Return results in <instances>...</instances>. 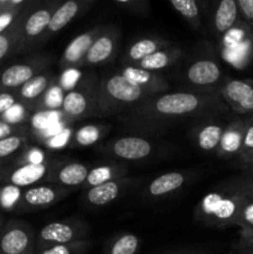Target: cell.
<instances>
[{
  "mask_svg": "<svg viewBox=\"0 0 253 254\" xmlns=\"http://www.w3.org/2000/svg\"><path fill=\"white\" fill-rule=\"evenodd\" d=\"M59 158L45 164H1L0 185H12L20 189L47 183L50 174Z\"/></svg>",
  "mask_w": 253,
  "mask_h": 254,
  "instance_id": "cell-9",
  "label": "cell"
},
{
  "mask_svg": "<svg viewBox=\"0 0 253 254\" xmlns=\"http://www.w3.org/2000/svg\"><path fill=\"white\" fill-rule=\"evenodd\" d=\"M27 117H29V111L22 104L16 102L4 116L0 117V119L12 126H26L25 122L29 121Z\"/></svg>",
  "mask_w": 253,
  "mask_h": 254,
  "instance_id": "cell-38",
  "label": "cell"
},
{
  "mask_svg": "<svg viewBox=\"0 0 253 254\" xmlns=\"http://www.w3.org/2000/svg\"><path fill=\"white\" fill-rule=\"evenodd\" d=\"M31 0H0V14L12 11V10L24 9Z\"/></svg>",
  "mask_w": 253,
  "mask_h": 254,
  "instance_id": "cell-42",
  "label": "cell"
},
{
  "mask_svg": "<svg viewBox=\"0 0 253 254\" xmlns=\"http://www.w3.org/2000/svg\"><path fill=\"white\" fill-rule=\"evenodd\" d=\"M225 79L220 64L213 59L195 60L185 69V81L197 91L217 92Z\"/></svg>",
  "mask_w": 253,
  "mask_h": 254,
  "instance_id": "cell-14",
  "label": "cell"
},
{
  "mask_svg": "<svg viewBox=\"0 0 253 254\" xmlns=\"http://www.w3.org/2000/svg\"><path fill=\"white\" fill-rule=\"evenodd\" d=\"M242 24L237 0H221L216 4L212 15L213 31L216 34L222 36Z\"/></svg>",
  "mask_w": 253,
  "mask_h": 254,
  "instance_id": "cell-24",
  "label": "cell"
},
{
  "mask_svg": "<svg viewBox=\"0 0 253 254\" xmlns=\"http://www.w3.org/2000/svg\"><path fill=\"white\" fill-rule=\"evenodd\" d=\"M36 232L24 221L5 222L0 231V254H34Z\"/></svg>",
  "mask_w": 253,
  "mask_h": 254,
  "instance_id": "cell-11",
  "label": "cell"
},
{
  "mask_svg": "<svg viewBox=\"0 0 253 254\" xmlns=\"http://www.w3.org/2000/svg\"><path fill=\"white\" fill-rule=\"evenodd\" d=\"M173 9L180 15L184 21L192 27L193 30H200L202 27V1L197 0H170Z\"/></svg>",
  "mask_w": 253,
  "mask_h": 254,
  "instance_id": "cell-29",
  "label": "cell"
},
{
  "mask_svg": "<svg viewBox=\"0 0 253 254\" xmlns=\"http://www.w3.org/2000/svg\"><path fill=\"white\" fill-rule=\"evenodd\" d=\"M183 55L184 51L181 47L170 45V46L164 47V49L154 52L150 56L145 57V59L141 60L140 62H138L134 66H138L140 68L146 69V71L159 73V71H161V69L169 68L174 64H176L183 57Z\"/></svg>",
  "mask_w": 253,
  "mask_h": 254,
  "instance_id": "cell-27",
  "label": "cell"
},
{
  "mask_svg": "<svg viewBox=\"0 0 253 254\" xmlns=\"http://www.w3.org/2000/svg\"><path fill=\"white\" fill-rule=\"evenodd\" d=\"M59 0L36 1L31 0L22 14L19 40L15 54L29 52L42 46L41 41L50 24L52 14L60 5Z\"/></svg>",
  "mask_w": 253,
  "mask_h": 254,
  "instance_id": "cell-5",
  "label": "cell"
},
{
  "mask_svg": "<svg viewBox=\"0 0 253 254\" xmlns=\"http://www.w3.org/2000/svg\"><path fill=\"white\" fill-rule=\"evenodd\" d=\"M104 30V25L92 27L82 34L77 35L62 52L61 57L59 59V67L63 71H68L72 68L81 67L87 52L91 49L92 44L96 41L97 37L102 34Z\"/></svg>",
  "mask_w": 253,
  "mask_h": 254,
  "instance_id": "cell-17",
  "label": "cell"
},
{
  "mask_svg": "<svg viewBox=\"0 0 253 254\" xmlns=\"http://www.w3.org/2000/svg\"><path fill=\"white\" fill-rule=\"evenodd\" d=\"M246 117H237L230 119L222 133L220 145L216 155L221 159H237L242 153L243 139H245Z\"/></svg>",
  "mask_w": 253,
  "mask_h": 254,
  "instance_id": "cell-21",
  "label": "cell"
},
{
  "mask_svg": "<svg viewBox=\"0 0 253 254\" xmlns=\"http://www.w3.org/2000/svg\"><path fill=\"white\" fill-rule=\"evenodd\" d=\"M237 5L243 24L253 32V0H237Z\"/></svg>",
  "mask_w": 253,
  "mask_h": 254,
  "instance_id": "cell-39",
  "label": "cell"
},
{
  "mask_svg": "<svg viewBox=\"0 0 253 254\" xmlns=\"http://www.w3.org/2000/svg\"><path fill=\"white\" fill-rule=\"evenodd\" d=\"M237 227L240 228V240L237 245L243 247H253V200H250L243 206L238 220Z\"/></svg>",
  "mask_w": 253,
  "mask_h": 254,
  "instance_id": "cell-33",
  "label": "cell"
},
{
  "mask_svg": "<svg viewBox=\"0 0 253 254\" xmlns=\"http://www.w3.org/2000/svg\"><path fill=\"white\" fill-rule=\"evenodd\" d=\"M150 97V93L134 86L119 71L104 74L98 83V118L122 116Z\"/></svg>",
  "mask_w": 253,
  "mask_h": 254,
  "instance_id": "cell-2",
  "label": "cell"
},
{
  "mask_svg": "<svg viewBox=\"0 0 253 254\" xmlns=\"http://www.w3.org/2000/svg\"><path fill=\"white\" fill-rule=\"evenodd\" d=\"M22 190L12 185H0V210L17 213Z\"/></svg>",
  "mask_w": 253,
  "mask_h": 254,
  "instance_id": "cell-36",
  "label": "cell"
},
{
  "mask_svg": "<svg viewBox=\"0 0 253 254\" xmlns=\"http://www.w3.org/2000/svg\"><path fill=\"white\" fill-rule=\"evenodd\" d=\"M230 254H253V247H243L236 243L231 247Z\"/></svg>",
  "mask_w": 253,
  "mask_h": 254,
  "instance_id": "cell-45",
  "label": "cell"
},
{
  "mask_svg": "<svg viewBox=\"0 0 253 254\" xmlns=\"http://www.w3.org/2000/svg\"><path fill=\"white\" fill-rule=\"evenodd\" d=\"M191 174L189 171H169L151 179L141 191L144 200H164L175 195L190 181Z\"/></svg>",
  "mask_w": 253,
  "mask_h": 254,
  "instance_id": "cell-16",
  "label": "cell"
},
{
  "mask_svg": "<svg viewBox=\"0 0 253 254\" xmlns=\"http://www.w3.org/2000/svg\"><path fill=\"white\" fill-rule=\"evenodd\" d=\"M156 150L155 144L141 135L121 136L98 148V151L103 155L124 161L145 160L153 156Z\"/></svg>",
  "mask_w": 253,
  "mask_h": 254,
  "instance_id": "cell-10",
  "label": "cell"
},
{
  "mask_svg": "<svg viewBox=\"0 0 253 254\" xmlns=\"http://www.w3.org/2000/svg\"><path fill=\"white\" fill-rule=\"evenodd\" d=\"M251 150H253V116L246 117L245 139H243V148L241 154L247 153V151Z\"/></svg>",
  "mask_w": 253,
  "mask_h": 254,
  "instance_id": "cell-40",
  "label": "cell"
},
{
  "mask_svg": "<svg viewBox=\"0 0 253 254\" xmlns=\"http://www.w3.org/2000/svg\"><path fill=\"white\" fill-rule=\"evenodd\" d=\"M236 161L243 173H253V150L241 154Z\"/></svg>",
  "mask_w": 253,
  "mask_h": 254,
  "instance_id": "cell-43",
  "label": "cell"
},
{
  "mask_svg": "<svg viewBox=\"0 0 253 254\" xmlns=\"http://www.w3.org/2000/svg\"><path fill=\"white\" fill-rule=\"evenodd\" d=\"M128 166L123 163H117V161L91 166L88 176L82 185L81 190H88V189L96 188L102 184L108 183V181L124 178V176H128Z\"/></svg>",
  "mask_w": 253,
  "mask_h": 254,
  "instance_id": "cell-25",
  "label": "cell"
},
{
  "mask_svg": "<svg viewBox=\"0 0 253 254\" xmlns=\"http://www.w3.org/2000/svg\"><path fill=\"white\" fill-rule=\"evenodd\" d=\"M140 238L130 232L119 233L107 242L103 254H138Z\"/></svg>",
  "mask_w": 253,
  "mask_h": 254,
  "instance_id": "cell-30",
  "label": "cell"
},
{
  "mask_svg": "<svg viewBox=\"0 0 253 254\" xmlns=\"http://www.w3.org/2000/svg\"><path fill=\"white\" fill-rule=\"evenodd\" d=\"M54 56L35 54L16 62L6 64L0 71V93H15L37 74L49 71Z\"/></svg>",
  "mask_w": 253,
  "mask_h": 254,
  "instance_id": "cell-6",
  "label": "cell"
},
{
  "mask_svg": "<svg viewBox=\"0 0 253 254\" xmlns=\"http://www.w3.org/2000/svg\"><path fill=\"white\" fill-rule=\"evenodd\" d=\"M30 130L14 134L0 140V164L10 160L29 145Z\"/></svg>",
  "mask_w": 253,
  "mask_h": 254,
  "instance_id": "cell-32",
  "label": "cell"
},
{
  "mask_svg": "<svg viewBox=\"0 0 253 254\" xmlns=\"http://www.w3.org/2000/svg\"><path fill=\"white\" fill-rule=\"evenodd\" d=\"M217 92L228 111L237 117L253 116V79L226 78Z\"/></svg>",
  "mask_w": 253,
  "mask_h": 254,
  "instance_id": "cell-13",
  "label": "cell"
},
{
  "mask_svg": "<svg viewBox=\"0 0 253 254\" xmlns=\"http://www.w3.org/2000/svg\"><path fill=\"white\" fill-rule=\"evenodd\" d=\"M55 82L56 76L50 69L37 74L15 92L17 103L22 104L29 112L34 111L35 107L40 103Z\"/></svg>",
  "mask_w": 253,
  "mask_h": 254,
  "instance_id": "cell-20",
  "label": "cell"
},
{
  "mask_svg": "<svg viewBox=\"0 0 253 254\" xmlns=\"http://www.w3.org/2000/svg\"><path fill=\"white\" fill-rule=\"evenodd\" d=\"M227 112L217 92L188 88L150 97L117 118L128 130L156 134L180 122L221 117Z\"/></svg>",
  "mask_w": 253,
  "mask_h": 254,
  "instance_id": "cell-1",
  "label": "cell"
},
{
  "mask_svg": "<svg viewBox=\"0 0 253 254\" xmlns=\"http://www.w3.org/2000/svg\"><path fill=\"white\" fill-rule=\"evenodd\" d=\"M27 130H30L27 126H12V124H9L0 119V140L10 135H14V134H19Z\"/></svg>",
  "mask_w": 253,
  "mask_h": 254,
  "instance_id": "cell-41",
  "label": "cell"
},
{
  "mask_svg": "<svg viewBox=\"0 0 253 254\" xmlns=\"http://www.w3.org/2000/svg\"><path fill=\"white\" fill-rule=\"evenodd\" d=\"M250 198L223 189L211 191L195 207V218L198 222L216 228L237 226L243 206Z\"/></svg>",
  "mask_w": 253,
  "mask_h": 254,
  "instance_id": "cell-3",
  "label": "cell"
},
{
  "mask_svg": "<svg viewBox=\"0 0 253 254\" xmlns=\"http://www.w3.org/2000/svg\"><path fill=\"white\" fill-rule=\"evenodd\" d=\"M91 225L81 217L52 221L42 226L36 233V248L52 245H66L89 240Z\"/></svg>",
  "mask_w": 253,
  "mask_h": 254,
  "instance_id": "cell-7",
  "label": "cell"
},
{
  "mask_svg": "<svg viewBox=\"0 0 253 254\" xmlns=\"http://www.w3.org/2000/svg\"><path fill=\"white\" fill-rule=\"evenodd\" d=\"M220 188L253 200V173H242L227 179L220 184Z\"/></svg>",
  "mask_w": 253,
  "mask_h": 254,
  "instance_id": "cell-34",
  "label": "cell"
},
{
  "mask_svg": "<svg viewBox=\"0 0 253 254\" xmlns=\"http://www.w3.org/2000/svg\"><path fill=\"white\" fill-rule=\"evenodd\" d=\"M170 45L171 42L169 40L156 36H146L135 40L126 49L123 57V64H136L145 57Z\"/></svg>",
  "mask_w": 253,
  "mask_h": 254,
  "instance_id": "cell-26",
  "label": "cell"
},
{
  "mask_svg": "<svg viewBox=\"0 0 253 254\" xmlns=\"http://www.w3.org/2000/svg\"><path fill=\"white\" fill-rule=\"evenodd\" d=\"M94 0H67L61 1L52 14L46 32L42 37L41 45L46 44L54 35L63 30L68 24H71L76 17L86 12L94 5Z\"/></svg>",
  "mask_w": 253,
  "mask_h": 254,
  "instance_id": "cell-18",
  "label": "cell"
},
{
  "mask_svg": "<svg viewBox=\"0 0 253 254\" xmlns=\"http://www.w3.org/2000/svg\"><path fill=\"white\" fill-rule=\"evenodd\" d=\"M121 30L116 25L104 26L102 34L92 44L91 49L87 52L81 67H96L106 64L113 61L119 47Z\"/></svg>",
  "mask_w": 253,
  "mask_h": 254,
  "instance_id": "cell-15",
  "label": "cell"
},
{
  "mask_svg": "<svg viewBox=\"0 0 253 254\" xmlns=\"http://www.w3.org/2000/svg\"><path fill=\"white\" fill-rule=\"evenodd\" d=\"M122 74L128 79L130 83L139 88L144 89L151 96L164 93L169 91V83L164 76L156 72L146 71L134 64H123L119 69Z\"/></svg>",
  "mask_w": 253,
  "mask_h": 254,
  "instance_id": "cell-23",
  "label": "cell"
},
{
  "mask_svg": "<svg viewBox=\"0 0 253 254\" xmlns=\"http://www.w3.org/2000/svg\"><path fill=\"white\" fill-rule=\"evenodd\" d=\"M89 169L91 166L79 161L71 160V159L67 160L59 159L47 179V183L57 184L63 188L77 190L81 189L86 181Z\"/></svg>",
  "mask_w": 253,
  "mask_h": 254,
  "instance_id": "cell-19",
  "label": "cell"
},
{
  "mask_svg": "<svg viewBox=\"0 0 253 254\" xmlns=\"http://www.w3.org/2000/svg\"><path fill=\"white\" fill-rule=\"evenodd\" d=\"M164 254H201V253L188 252V251H178V252H169V253H164Z\"/></svg>",
  "mask_w": 253,
  "mask_h": 254,
  "instance_id": "cell-46",
  "label": "cell"
},
{
  "mask_svg": "<svg viewBox=\"0 0 253 254\" xmlns=\"http://www.w3.org/2000/svg\"><path fill=\"white\" fill-rule=\"evenodd\" d=\"M113 4L121 10L130 12L136 16L145 17L150 14L149 0H113Z\"/></svg>",
  "mask_w": 253,
  "mask_h": 254,
  "instance_id": "cell-37",
  "label": "cell"
},
{
  "mask_svg": "<svg viewBox=\"0 0 253 254\" xmlns=\"http://www.w3.org/2000/svg\"><path fill=\"white\" fill-rule=\"evenodd\" d=\"M16 102L15 93H0V117L4 116Z\"/></svg>",
  "mask_w": 253,
  "mask_h": 254,
  "instance_id": "cell-44",
  "label": "cell"
},
{
  "mask_svg": "<svg viewBox=\"0 0 253 254\" xmlns=\"http://www.w3.org/2000/svg\"><path fill=\"white\" fill-rule=\"evenodd\" d=\"M141 176H124L117 180L82 191L81 205L84 208H102L116 202L141 185Z\"/></svg>",
  "mask_w": 253,
  "mask_h": 254,
  "instance_id": "cell-8",
  "label": "cell"
},
{
  "mask_svg": "<svg viewBox=\"0 0 253 254\" xmlns=\"http://www.w3.org/2000/svg\"><path fill=\"white\" fill-rule=\"evenodd\" d=\"M93 247L91 240L66 243V245L45 246L35 250L34 254H87Z\"/></svg>",
  "mask_w": 253,
  "mask_h": 254,
  "instance_id": "cell-35",
  "label": "cell"
},
{
  "mask_svg": "<svg viewBox=\"0 0 253 254\" xmlns=\"http://www.w3.org/2000/svg\"><path fill=\"white\" fill-rule=\"evenodd\" d=\"M226 124L227 122H223L221 117L200 119L192 130L193 140L197 148L205 153H216Z\"/></svg>",
  "mask_w": 253,
  "mask_h": 254,
  "instance_id": "cell-22",
  "label": "cell"
},
{
  "mask_svg": "<svg viewBox=\"0 0 253 254\" xmlns=\"http://www.w3.org/2000/svg\"><path fill=\"white\" fill-rule=\"evenodd\" d=\"M24 11L19 15V17L15 20L14 24L6 31L0 34V71L7 64V59L11 55H15V49H16L17 40H19L20 25H21V19Z\"/></svg>",
  "mask_w": 253,
  "mask_h": 254,
  "instance_id": "cell-31",
  "label": "cell"
},
{
  "mask_svg": "<svg viewBox=\"0 0 253 254\" xmlns=\"http://www.w3.org/2000/svg\"><path fill=\"white\" fill-rule=\"evenodd\" d=\"M4 225H5V221H4V217H2L1 212H0V231H1V228H2V227H4Z\"/></svg>",
  "mask_w": 253,
  "mask_h": 254,
  "instance_id": "cell-47",
  "label": "cell"
},
{
  "mask_svg": "<svg viewBox=\"0 0 253 254\" xmlns=\"http://www.w3.org/2000/svg\"><path fill=\"white\" fill-rule=\"evenodd\" d=\"M98 83L94 72L84 74L62 98L61 113L68 122L98 118Z\"/></svg>",
  "mask_w": 253,
  "mask_h": 254,
  "instance_id": "cell-4",
  "label": "cell"
},
{
  "mask_svg": "<svg viewBox=\"0 0 253 254\" xmlns=\"http://www.w3.org/2000/svg\"><path fill=\"white\" fill-rule=\"evenodd\" d=\"M111 127L102 123H89L72 131L68 146L73 149L88 148L101 141L108 134Z\"/></svg>",
  "mask_w": 253,
  "mask_h": 254,
  "instance_id": "cell-28",
  "label": "cell"
},
{
  "mask_svg": "<svg viewBox=\"0 0 253 254\" xmlns=\"http://www.w3.org/2000/svg\"><path fill=\"white\" fill-rule=\"evenodd\" d=\"M74 190H72V189H67L51 183L30 186V188L22 190L17 213L31 212V211L49 208L54 206L55 203L66 198Z\"/></svg>",
  "mask_w": 253,
  "mask_h": 254,
  "instance_id": "cell-12",
  "label": "cell"
}]
</instances>
